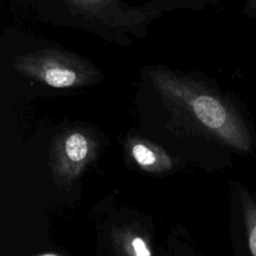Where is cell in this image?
<instances>
[{"label": "cell", "instance_id": "obj_4", "mask_svg": "<svg viewBox=\"0 0 256 256\" xmlns=\"http://www.w3.org/2000/svg\"><path fill=\"white\" fill-rule=\"evenodd\" d=\"M133 156L136 161L143 166L152 165L155 162V156L153 152L142 144H137L133 147Z\"/></svg>", "mask_w": 256, "mask_h": 256}, {"label": "cell", "instance_id": "obj_3", "mask_svg": "<svg viewBox=\"0 0 256 256\" xmlns=\"http://www.w3.org/2000/svg\"><path fill=\"white\" fill-rule=\"evenodd\" d=\"M76 79L73 71L62 68H52L45 73V81L50 86L56 88H63L71 86Z\"/></svg>", "mask_w": 256, "mask_h": 256}, {"label": "cell", "instance_id": "obj_7", "mask_svg": "<svg viewBox=\"0 0 256 256\" xmlns=\"http://www.w3.org/2000/svg\"><path fill=\"white\" fill-rule=\"evenodd\" d=\"M41 256H59V255L54 254V253H45V254H42Z\"/></svg>", "mask_w": 256, "mask_h": 256}, {"label": "cell", "instance_id": "obj_5", "mask_svg": "<svg viewBox=\"0 0 256 256\" xmlns=\"http://www.w3.org/2000/svg\"><path fill=\"white\" fill-rule=\"evenodd\" d=\"M131 245L133 248L134 256H151L150 249L141 237H135L132 240Z\"/></svg>", "mask_w": 256, "mask_h": 256}, {"label": "cell", "instance_id": "obj_6", "mask_svg": "<svg viewBox=\"0 0 256 256\" xmlns=\"http://www.w3.org/2000/svg\"><path fill=\"white\" fill-rule=\"evenodd\" d=\"M245 13L250 18H256V0H250L246 3L244 8Z\"/></svg>", "mask_w": 256, "mask_h": 256}, {"label": "cell", "instance_id": "obj_2", "mask_svg": "<svg viewBox=\"0 0 256 256\" xmlns=\"http://www.w3.org/2000/svg\"><path fill=\"white\" fill-rule=\"evenodd\" d=\"M65 150L68 157L75 162L81 161L85 158L88 151L87 141L81 134L75 133L68 137L65 144Z\"/></svg>", "mask_w": 256, "mask_h": 256}, {"label": "cell", "instance_id": "obj_1", "mask_svg": "<svg viewBox=\"0 0 256 256\" xmlns=\"http://www.w3.org/2000/svg\"><path fill=\"white\" fill-rule=\"evenodd\" d=\"M237 200L245 227L248 248L251 256H256V183L254 191L237 185Z\"/></svg>", "mask_w": 256, "mask_h": 256}]
</instances>
